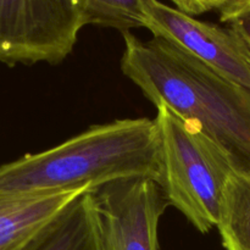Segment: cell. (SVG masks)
<instances>
[{"mask_svg":"<svg viewBox=\"0 0 250 250\" xmlns=\"http://www.w3.org/2000/svg\"><path fill=\"white\" fill-rule=\"evenodd\" d=\"M121 70L155 106L197 127L229 160L250 176V90L167 42L122 33Z\"/></svg>","mask_w":250,"mask_h":250,"instance_id":"obj_1","label":"cell"},{"mask_svg":"<svg viewBox=\"0 0 250 250\" xmlns=\"http://www.w3.org/2000/svg\"><path fill=\"white\" fill-rule=\"evenodd\" d=\"M160 181L154 120H116L0 167V192L51 193L89 188L122 178Z\"/></svg>","mask_w":250,"mask_h":250,"instance_id":"obj_2","label":"cell"},{"mask_svg":"<svg viewBox=\"0 0 250 250\" xmlns=\"http://www.w3.org/2000/svg\"><path fill=\"white\" fill-rule=\"evenodd\" d=\"M160 181L168 205L202 233L216 227L227 180L233 173L222 151L197 127L156 106Z\"/></svg>","mask_w":250,"mask_h":250,"instance_id":"obj_3","label":"cell"},{"mask_svg":"<svg viewBox=\"0 0 250 250\" xmlns=\"http://www.w3.org/2000/svg\"><path fill=\"white\" fill-rule=\"evenodd\" d=\"M84 26L78 0H0V62L60 63Z\"/></svg>","mask_w":250,"mask_h":250,"instance_id":"obj_4","label":"cell"},{"mask_svg":"<svg viewBox=\"0 0 250 250\" xmlns=\"http://www.w3.org/2000/svg\"><path fill=\"white\" fill-rule=\"evenodd\" d=\"M92 192L105 250H159V222L168 202L155 181L122 178Z\"/></svg>","mask_w":250,"mask_h":250,"instance_id":"obj_5","label":"cell"},{"mask_svg":"<svg viewBox=\"0 0 250 250\" xmlns=\"http://www.w3.org/2000/svg\"><path fill=\"white\" fill-rule=\"evenodd\" d=\"M144 14V28L155 38L250 90V50L236 32L199 21L159 0H148Z\"/></svg>","mask_w":250,"mask_h":250,"instance_id":"obj_6","label":"cell"},{"mask_svg":"<svg viewBox=\"0 0 250 250\" xmlns=\"http://www.w3.org/2000/svg\"><path fill=\"white\" fill-rule=\"evenodd\" d=\"M21 250H105L92 189L71 200Z\"/></svg>","mask_w":250,"mask_h":250,"instance_id":"obj_7","label":"cell"},{"mask_svg":"<svg viewBox=\"0 0 250 250\" xmlns=\"http://www.w3.org/2000/svg\"><path fill=\"white\" fill-rule=\"evenodd\" d=\"M88 189L34 194L0 192V250H21L54 215Z\"/></svg>","mask_w":250,"mask_h":250,"instance_id":"obj_8","label":"cell"},{"mask_svg":"<svg viewBox=\"0 0 250 250\" xmlns=\"http://www.w3.org/2000/svg\"><path fill=\"white\" fill-rule=\"evenodd\" d=\"M226 250H250V176L231 173L216 225Z\"/></svg>","mask_w":250,"mask_h":250,"instance_id":"obj_9","label":"cell"},{"mask_svg":"<svg viewBox=\"0 0 250 250\" xmlns=\"http://www.w3.org/2000/svg\"><path fill=\"white\" fill-rule=\"evenodd\" d=\"M85 26L115 28L121 33L146 24L144 4L148 0H78Z\"/></svg>","mask_w":250,"mask_h":250,"instance_id":"obj_10","label":"cell"},{"mask_svg":"<svg viewBox=\"0 0 250 250\" xmlns=\"http://www.w3.org/2000/svg\"><path fill=\"white\" fill-rule=\"evenodd\" d=\"M220 20L236 32L250 50V0H229L220 10Z\"/></svg>","mask_w":250,"mask_h":250,"instance_id":"obj_11","label":"cell"},{"mask_svg":"<svg viewBox=\"0 0 250 250\" xmlns=\"http://www.w3.org/2000/svg\"><path fill=\"white\" fill-rule=\"evenodd\" d=\"M175 4V9L188 16H199L212 10H221L226 6L229 0H171Z\"/></svg>","mask_w":250,"mask_h":250,"instance_id":"obj_12","label":"cell"}]
</instances>
